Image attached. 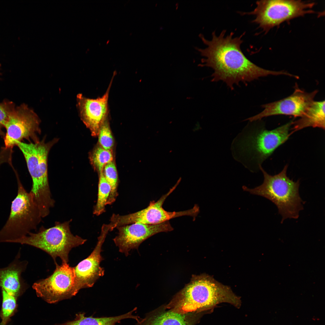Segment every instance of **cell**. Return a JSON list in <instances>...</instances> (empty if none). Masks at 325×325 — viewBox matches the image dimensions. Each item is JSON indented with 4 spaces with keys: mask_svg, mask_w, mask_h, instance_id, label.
Listing matches in <instances>:
<instances>
[{
    "mask_svg": "<svg viewBox=\"0 0 325 325\" xmlns=\"http://www.w3.org/2000/svg\"><path fill=\"white\" fill-rule=\"evenodd\" d=\"M224 30L218 36L215 31L212 33L210 40L206 39L202 34L199 36L206 47L196 49L204 57L201 60V67L211 68L214 71L212 82L222 81L231 89L234 84L240 82H249L258 78L269 75H286L284 70H269L258 67L249 60L241 50L243 42L242 38L234 37L232 32L225 36Z\"/></svg>",
    "mask_w": 325,
    "mask_h": 325,
    "instance_id": "obj_1",
    "label": "cell"
},
{
    "mask_svg": "<svg viewBox=\"0 0 325 325\" xmlns=\"http://www.w3.org/2000/svg\"><path fill=\"white\" fill-rule=\"evenodd\" d=\"M227 303L237 308L241 306L240 297L229 286L207 274L194 275L190 282L177 293L166 308L182 314L201 313L217 305Z\"/></svg>",
    "mask_w": 325,
    "mask_h": 325,
    "instance_id": "obj_2",
    "label": "cell"
},
{
    "mask_svg": "<svg viewBox=\"0 0 325 325\" xmlns=\"http://www.w3.org/2000/svg\"><path fill=\"white\" fill-rule=\"evenodd\" d=\"M288 167L286 164L279 173L271 175L260 166L264 178L262 184L253 188L242 187L244 191L263 197L275 205L282 217L281 223L288 218H298L303 209L304 202L299 192V181H293L287 176Z\"/></svg>",
    "mask_w": 325,
    "mask_h": 325,
    "instance_id": "obj_3",
    "label": "cell"
},
{
    "mask_svg": "<svg viewBox=\"0 0 325 325\" xmlns=\"http://www.w3.org/2000/svg\"><path fill=\"white\" fill-rule=\"evenodd\" d=\"M44 140L29 143L20 142L17 145L23 153L31 176L32 184L29 192L39 209L42 218L48 215L55 201L52 198L47 172V159L49 151L57 142Z\"/></svg>",
    "mask_w": 325,
    "mask_h": 325,
    "instance_id": "obj_4",
    "label": "cell"
},
{
    "mask_svg": "<svg viewBox=\"0 0 325 325\" xmlns=\"http://www.w3.org/2000/svg\"><path fill=\"white\" fill-rule=\"evenodd\" d=\"M17 194L12 202L9 217L0 230V242L11 243L37 229L42 217L33 197L25 189L17 172Z\"/></svg>",
    "mask_w": 325,
    "mask_h": 325,
    "instance_id": "obj_5",
    "label": "cell"
},
{
    "mask_svg": "<svg viewBox=\"0 0 325 325\" xmlns=\"http://www.w3.org/2000/svg\"><path fill=\"white\" fill-rule=\"evenodd\" d=\"M72 220L61 223L56 221L54 226L46 228L42 226L36 233L30 232L27 236L11 243L30 245L48 254L55 262L60 258L62 263H68L71 249L84 243L87 240L71 233L70 223Z\"/></svg>",
    "mask_w": 325,
    "mask_h": 325,
    "instance_id": "obj_6",
    "label": "cell"
},
{
    "mask_svg": "<svg viewBox=\"0 0 325 325\" xmlns=\"http://www.w3.org/2000/svg\"><path fill=\"white\" fill-rule=\"evenodd\" d=\"M292 121L272 130L252 127L237 142L239 152L258 167L279 146L288 139Z\"/></svg>",
    "mask_w": 325,
    "mask_h": 325,
    "instance_id": "obj_7",
    "label": "cell"
},
{
    "mask_svg": "<svg viewBox=\"0 0 325 325\" xmlns=\"http://www.w3.org/2000/svg\"><path fill=\"white\" fill-rule=\"evenodd\" d=\"M256 5L252 11L240 14L254 16L252 22L266 32L285 21L316 13L311 9L315 2L301 0H262L257 1Z\"/></svg>",
    "mask_w": 325,
    "mask_h": 325,
    "instance_id": "obj_8",
    "label": "cell"
},
{
    "mask_svg": "<svg viewBox=\"0 0 325 325\" xmlns=\"http://www.w3.org/2000/svg\"><path fill=\"white\" fill-rule=\"evenodd\" d=\"M178 183V182L177 183L157 201H150L149 205L144 209L125 215L113 214L110 219V223L116 228L119 226L135 223L158 224L168 221L171 219L182 216L196 217L199 211V207L196 205L191 209L179 212H168L163 208L162 205L166 199L176 188Z\"/></svg>",
    "mask_w": 325,
    "mask_h": 325,
    "instance_id": "obj_9",
    "label": "cell"
},
{
    "mask_svg": "<svg viewBox=\"0 0 325 325\" xmlns=\"http://www.w3.org/2000/svg\"><path fill=\"white\" fill-rule=\"evenodd\" d=\"M55 263L56 268L53 273L32 286L37 296L50 304L70 299L76 294L73 267L68 263H62L60 265Z\"/></svg>",
    "mask_w": 325,
    "mask_h": 325,
    "instance_id": "obj_10",
    "label": "cell"
},
{
    "mask_svg": "<svg viewBox=\"0 0 325 325\" xmlns=\"http://www.w3.org/2000/svg\"><path fill=\"white\" fill-rule=\"evenodd\" d=\"M40 121L36 113L25 104L15 107L10 114L4 128L5 147L13 148L23 139L39 141L37 135L40 132Z\"/></svg>",
    "mask_w": 325,
    "mask_h": 325,
    "instance_id": "obj_11",
    "label": "cell"
},
{
    "mask_svg": "<svg viewBox=\"0 0 325 325\" xmlns=\"http://www.w3.org/2000/svg\"><path fill=\"white\" fill-rule=\"evenodd\" d=\"M318 92L317 90L307 92L296 85L295 90L291 95L280 100L262 105V107L264 108L262 111L246 120L253 122L264 117L278 115L300 117L314 101Z\"/></svg>",
    "mask_w": 325,
    "mask_h": 325,
    "instance_id": "obj_12",
    "label": "cell"
},
{
    "mask_svg": "<svg viewBox=\"0 0 325 325\" xmlns=\"http://www.w3.org/2000/svg\"><path fill=\"white\" fill-rule=\"evenodd\" d=\"M110 229L107 224L102 226L101 232L94 249L86 258L73 267L74 276V288L77 294L81 289L92 287L97 280L104 274V268L100 266L104 258L101 255L102 245Z\"/></svg>",
    "mask_w": 325,
    "mask_h": 325,
    "instance_id": "obj_13",
    "label": "cell"
},
{
    "mask_svg": "<svg viewBox=\"0 0 325 325\" xmlns=\"http://www.w3.org/2000/svg\"><path fill=\"white\" fill-rule=\"evenodd\" d=\"M116 228L118 232L113 241L119 252L126 256L131 250L137 249L141 244L148 238L158 233L171 231L174 229L169 221L155 225L135 223Z\"/></svg>",
    "mask_w": 325,
    "mask_h": 325,
    "instance_id": "obj_14",
    "label": "cell"
},
{
    "mask_svg": "<svg viewBox=\"0 0 325 325\" xmlns=\"http://www.w3.org/2000/svg\"><path fill=\"white\" fill-rule=\"evenodd\" d=\"M114 76L106 92L101 97L93 99L86 98L82 94L77 96L81 118L94 136L98 135L100 127L107 119L109 93Z\"/></svg>",
    "mask_w": 325,
    "mask_h": 325,
    "instance_id": "obj_15",
    "label": "cell"
},
{
    "mask_svg": "<svg viewBox=\"0 0 325 325\" xmlns=\"http://www.w3.org/2000/svg\"><path fill=\"white\" fill-rule=\"evenodd\" d=\"M201 313L182 314L167 309L165 306L147 313L136 325H195Z\"/></svg>",
    "mask_w": 325,
    "mask_h": 325,
    "instance_id": "obj_16",
    "label": "cell"
},
{
    "mask_svg": "<svg viewBox=\"0 0 325 325\" xmlns=\"http://www.w3.org/2000/svg\"><path fill=\"white\" fill-rule=\"evenodd\" d=\"M20 256L19 253L8 267L0 268V287L15 296L22 293L27 286L21 274L25 270L27 262L20 261L19 259Z\"/></svg>",
    "mask_w": 325,
    "mask_h": 325,
    "instance_id": "obj_17",
    "label": "cell"
},
{
    "mask_svg": "<svg viewBox=\"0 0 325 325\" xmlns=\"http://www.w3.org/2000/svg\"><path fill=\"white\" fill-rule=\"evenodd\" d=\"M325 114V101H314L298 119L292 121L291 134L309 127L324 130Z\"/></svg>",
    "mask_w": 325,
    "mask_h": 325,
    "instance_id": "obj_18",
    "label": "cell"
},
{
    "mask_svg": "<svg viewBox=\"0 0 325 325\" xmlns=\"http://www.w3.org/2000/svg\"><path fill=\"white\" fill-rule=\"evenodd\" d=\"M137 309L135 308L128 312L119 316L108 317H94L92 316L87 317L85 316V313H79L76 314L74 320L60 325H117L116 323L126 319H133L137 321L139 317L133 314Z\"/></svg>",
    "mask_w": 325,
    "mask_h": 325,
    "instance_id": "obj_19",
    "label": "cell"
},
{
    "mask_svg": "<svg viewBox=\"0 0 325 325\" xmlns=\"http://www.w3.org/2000/svg\"><path fill=\"white\" fill-rule=\"evenodd\" d=\"M99 176L97 200L93 211V214L97 216L105 212V206L111 191L110 186L103 172L99 173Z\"/></svg>",
    "mask_w": 325,
    "mask_h": 325,
    "instance_id": "obj_20",
    "label": "cell"
},
{
    "mask_svg": "<svg viewBox=\"0 0 325 325\" xmlns=\"http://www.w3.org/2000/svg\"><path fill=\"white\" fill-rule=\"evenodd\" d=\"M104 175L111 187L110 193L106 203L111 205L118 196V175L116 167L113 161L106 165L103 171Z\"/></svg>",
    "mask_w": 325,
    "mask_h": 325,
    "instance_id": "obj_21",
    "label": "cell"
},
{
    "mask_svg": "<svg viewBox=\"0 0 325 325\" xmlns=\"http://www.w3.org/2000/svg\"><path fill=\"white\" fill-rule=\"evenodd\" d=\"M90 159L91 163L99 174L103 172L106 165L113 161V154L111 150H107L98 147L92 152Z\"/></svg>",
    "mask_w": 325,
    "mask_h": 325,
    "instance_id": "obj_22",
    "label": "cell"
},
{
    "mask_svg": "<svg viewBox=\"0 0 325 325\" xmlns=\"http://www.w3.org/2000/svg\"><path fill=\"white\" fill-rule=\"evenodd\" d=\"M98 135L100 146L105 150H111L114 141L107 119L100 127Z\"/></svg>",
    "mask_w": 325,
    "mask_h": 325,
    "instance_id": "obj_23",
    "label": "cell"
},
{
    "mask_svg": "<svg viewBox=\"0 0 325 325\" xmlns=\"http://www.w3.org/2000/svg\"><path fill=\"white\" fill-rule=\"evenodd\" d=\"M2 315L3 322L11 314L16 306L15 296L2 289Z\"/></svg>",
    "mask_w": 325,
    "mask_h": 325,
    "instance_id": "obj_24",
    "label": "cell"
},
{
    "mask_svg": "<svg viewBox=\"0 0 325 325\" xmlns=\"http://www.w3.org/2000/svg\"><path fill=\"white\" fill-rule=\"evenodd\" d=\"M15 107L13 102L8 100H5L0 103V134L2 133V129L4 128L10 114Z\"/></svg>",
    "mask_w": 325,
    "mask_h": 325,
    "instance_id": "obj_25",
    "label": "cell"
}]
</instances>
